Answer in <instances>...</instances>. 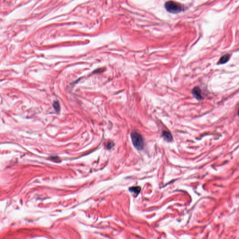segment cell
<instances>
[{"label": "cell", "mask_w": 239, "mask_h": 239, "mask_svg": "<svg viewBox=\"0 0 239 239\" xmlns=\"http://www.w3.org/2000/svg\"><path fill=\"white\" fill-rule=\"evenodd\" d=\"M165 7L168 12L173 14H177L185 10L184 7L180 3L172 1H169L166 2Z\"/></svg>", "instance_id": "1"}, {"label": "cell", "mask_w": 239, "mask_h": 239, "mask_svg": "<svg viewBox=\"0 0 239 239\" xmlns=\"http://www.w3.org/2000/svg\"><path fill=\"white\" fill-rule=\"evenodd\" d=\"M133 144L136 148L141 150L143 148V141L141 134L136 131H133L131 134Z\"/></svg>", "instance_id": "2"}, {"label": "cell", "mask_w": 239, "mask_h": 239, "mask_svg": "<svg viewBox=\"0 0 239 239\" xmlns=\"http://www.w3.org/2000/svg\"><path fill=\"white\" fill-rule=\"evenodd\" d=\"M192 94L197 100H201L203 99L202 95L201 90L199 87H196L192 89Z\"/></svg>", "instance_id": "3"}, {"label": "cell", "mask_w": 239, "mask_h": 239, "mask_svg": "<svg viewBox=\"0 0 239 239\" xmlns=\"http://www.w3.org/2000/svg\"><path fill=\"white\" fill-rule=\"evenodd\" d=\"M230 58V56L229 54H226L222 56L219 60V64H226L229 60Z\"/></svg>", "instance_id": "4"}, {"label": "cell", "mask_w": 239, "mask_h": 239, "mask_svg": "<svg viewBox=\"0 0 239 239\" xmlns=\"http://www.w3.org/2000/svg\"><path fill=\"white\" fill-rule=\"evenodd\" d=\"M163 136L164 139H166L168 142H170L172 140V137L171 134L169 132L164 131L163 133Z\"/></svg>", "instance_id": "5"}, {"label": "cell", "mask_w": 239, "mask_h": 239, "mask_svg": "<svg viewBox=\"0 0 239 239\" xmlns=\"http://www.w3.org/2000/svg\"><path fill=\"white\" fill-rule=\"evenodd\" d=\"M130 192H133L136 194H138L141 191V187L140 186H133L130 187L129 189Z\"/></svg>", "instance_id": "6"}, {"label": "cell", "mask_w": 239, "mask_h": 239, "mask_svg": "<svg viewBox=\"0 0 239 239\" xmlns=\"http://www.w3.org/2000/svg\"><path fill=\"white\" fill-rule=\"evenodd\" d=\"M53 107L56 111L58 112H59L60 108L59 104L58 101H55L54 102L53 104Z\"/></svg>", "instance_id": "7"}, {"label": "cell", "mask_w": 239, "mask_h": 239, "mask_svg": "<svg viewBox=\"0 0 239 239\" xmlns=\"http://www.w3.org/2000/svg\"><path fill=\"white\" fill-rule=\"evenodd\" d=\"M113 143H108V147L109 146V148H111L112 146H113Z\"/></svg>", "instance_id": "8"}, {"label": "cell", "mask_w": 239, "mask_h": 239, "mask_svg": "<svg viewBox=\"0 0 239 239\" xmlns=\"http://www.w3.org/2000/svg\"><path fill=\"white\" fill-rule=\"evenodd\" d=\"M238 115H239V110H238Z\"/></svg>", "instance_id": "9"}]
</instances>
